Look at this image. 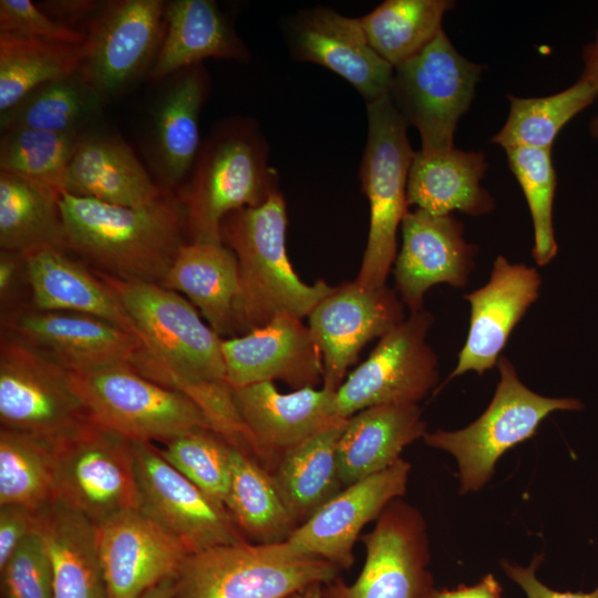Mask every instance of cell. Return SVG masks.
Wrapping results in <instances>:
<instances>
[{
	"mask_svg": "<svg viewBox=\"0 0 598 598\" xmlns=\"http://www.w3.org/2000/svg\"><path fill=\"white\" fill-rule=\"evenodd\" d=\"M68 250L93 270L159 283L186 244L185 214L173 192L143 207H124L62 193Z\"/></svg>",
	"mask_w": 598,
	"mask_h": 598,
	"instance_id": "cell-1",
	"label": "cell"
},
{
	"mask_svg": "<svg viewBox=\"0 0 598 598\" xmlns=\"http://www.w3.org/2000/svg\"><path fill=\"white\" fill-rule=\"evenodd\" d=\"M287 221L280 192L258 206L229 213L221 221V241L238 262V336L280 316L302 320L334 289L323 280L306 283L296 274L286 251Z\"/></svg>",
	"mask_w": 598,
	"mask_h": 598,
	"instance_id": "cell-2",
	"label": "cell"
},
{
	"mask_svg": "<svg viewBox=\"0 0 598 598\" xmlns=\"http://www.w3.org/2000/svg\"><path fill=\"white\" fill-rule=\"evenodd\" d=\"M278 182L257 124L245 117L219 122L200 144L176 192L189 243L223 244V219L234 210L266 202L279 192Z\"/></svg>",
	"mask_w": 598,
	"mask_h": 598,
	"instance_id": "cell-3",
	"label": "cell"
},
{
	"mask_svg": "<svg viewBox=\"0 0 598 598\" xmlns=\"http://www.w3.org/2000/svg\"><path fill=\"white\" fill-rule=\"evenodd\" d=\"M94 272L115 293L145 350L141 374L164 386L225 382L221 340L181 293L159 283Z\"/></svg>",
	"mask_w": 598,
	"mask_h": 598,
	"instance_id": "cell-4",
	"label": "cell"
},
{
	"mask_svg": "<svg viewBox=\"0 0 598 598\" xmlns=\"http://www.w3.org/2000/svg\"><path fill=\"white\" fill-rule=\"evenodd\" d=\"M340 570L286 540L220 545L187 555L174 579V598H288L336 580Z\"/></svg>",
	"mask_w": 598,
	"mask_h": 598,
	"instance_id": "cell-5",
	"label": "cell"
},
{
	"mask_svg": "<svg viewBox=\"0 0 598 598\" xmlns=\"http://www.w3.org/2000/svg\"><path fill=\"white\" fill-rule=\"evenodd\" d=\"M499 381L486 410L467 426L426 432V445L450 453L458 467L460 493L481 489L493 476L499 457L533 437L540 423L556 411H580L574 398H549L527 388L515 365L502 355Z\"/></svg>",
	"mask_w": 598,
	"mask_h": 598,
	"instance_id": "cell-6",
	"label": "cell"
},
{
	"mask_svg": "<svg viewBox=\"0 0 598 598\" xmlns=\"http://www.w3.org/2000/svg\"><path fill=\"white\" fill-rule=\"evenodd\" d=\"M368 138L359 176L370 206L368 241L354 279L363 288L385 286L396 257V235L409 210L406 185L415 155L408 124L390 94L367 103Z\"/></svg>",
	"mask_w": 598,
	"mask_h": 598,
	"instance_id": "cell-7",
	"label": "cell"
},
{
	"mask_svg": "<svg viewBox=\"0 0 598 598\" xmlns=\"http://www.w3.org/2000/svg\"><path fill=\"white\" fill-rule=\"evenodd\" d=\"M70 382L89 420L130 442L165 443L194 429H210L186 394L128 365L70 372Z\"/></svg>",
	"mask_w": 598,
	"mask_h": 598,
	"instance_id": "cell-8",
	"label": "cell"
},
{
	"mask_svg": "<svg viewBox=\"0 0 598 598\" xmlns=\"http://www.w3.org/2000/svg\"><path fill=\"white\" fill-rule=\"evenodd\" d=\"M485 68L463 56L442 30L394 69L390 97L408 126L417 130L422 154L454 148L457 122L468 111Z\"/></svg>",
	"mask_w": 598,
	"mask_h": 598,
	"instance_id": "cell-9",
	"label": "cell"
},
{
	"mask_svg": "<svg viewBox=\"0 0 598 598\" xmlns=\"http://www.w3.org/2000/svg\"><path fill=\"white\" fill-rule=\"evenodd\" d=\"M54 501L97 525L137 508L132 442L86 421L53 442Z\"/></svg>",
	"mask_w": 598,
	"mask_h": 598,
	"instance_id": "cell-10",
	"label": "cell"
},
{
	"mask_svg": "<svg viewBox=\"0 0 598 598\" xmlns=\"http://www.w3.org/2000/svg\"><path fill=\"white\" fill-rule=\"evenodd\" d=\"M86 421V412L71 386L70 371L2 331L1 429L24 432L53 443Z\"/></svg>",
	"mask_w": 598,
	"mask_h": 598,
	"instance_id": "cell-11",
	"label": "cell"
},
{
	"mask_svg": "<svg viewBox=\"0 0 598 598\" xmlns=\"http://www.w3.org/2000/svg\"><path fill=\"white\" fill-rule=\"evenodd\" d=\"M433 322L434 316L422 309L380 338L336 391L340 417L375 405L417 404L436 388L439 361L426 342Z\"/></svg>",
	"mask_w": 598,
	"mask_h": 598,
	"instance_id": "cell-12",
	"label": "cell"
},
{
	"mask_svg": "<svg viewBox=\"0 0 598 598\" xmlns=\"http://www.w3.org/2000/svg\"><path fill=\"white\" fill-rule=\"evenodd\" d=\"M360 539L365 560L358 578L323 585L322 598H433L426 524L416 507L392 501Z\"/></svg>",
	"mask_w": 598,
	"mask_h": 598,
	"instance_id": "cell-13",
	"label": "cell"
},
{
	"mask_svg": "<svg viewBox=\"0 0 598 598\" xmlns=\"http://www.w3.org/2000/svg\"><path fill=\"white\" fill-rule=\"evenodd\" d=\"M137 508L187 554L247 542L227 508L174 468L151 442H132Z\"/></svg>",
	"mask_w": 598,
	"mask_h": 598,
	"instance_id": "cell-14",
	"label": "cell"
},
{
	"mask_svg": "<svg viewBox=\"0 0 598 598\" xmlns=\"http://www.w3.org/2000/svg\"><path fill=\"white\" fill-rule=\"evenodd\" d=\"M163 0L103 1L85 25L79 70L107 101L151 70L165 35Z\"/></svg>",
	"mask_w": 598,
	"mask_h": 598,
	"instance_id": "cell-15",
	"label": "cell"
},
{
	"mask_svg": "<svg viewBox=\"0 0 598 598\" xmlns=\"http://www.w3.org/2000/svg\"><path fill=\"white\" fill-rule=\"evenodd\" d=\"M2 331L44 353L73 373L128 365L140 373L145 350L135 336L103 319L33 307L2 315Z\"/></svg>",
	"mask_w": 598,
	"mask_h": 598,
	"instance_id": "cell-16",
	"label": "cell"
},
{
	"mask_svg": "<svg viewBox=\"0 0 598 598\" xmlns=\"http://www.w3.org/2000/svg\"><path fill=\"white\" fill-rule=\"evenodd\" d=\"M308 319L322 358V386L337 391L363 347L385 336L405 317L395 290L386 285L363 288L353 280L334 287Z\"/></svg>",
	"mask_w": 598,
	"mask_h": 598,
	"instance_id": "cell-17",
	"label": "cell"
},
{
	"mask_svg": "<svg viewBox=\"0 0 598 598\" xmlns=\"http://www.w3.org/2000/svg\"><path fill=\"white\" fill-rule=\"evenodd\" d=\"M401 230L402 245L393 264L394 290L410 313L424 309L431 287L467 285L478 246L465 240L461 220L415 208L405 214Z\"/></svg>",
	"mask_w": 598,
	"mask_h": 598,
	"instance_id": "cell-18",
	"label": "cell"
},
{
	"mask_svg": "<svg viewBox=\"0 0 598 598\" xmlns=\"http://www.w3.org/2000/svg\"><path fill=\"white\" fill-rule=\"evenodd\" d=\"M233 394L255 457L269 472L287 451L346 420L337 412L336 391L323 386L281 393L274 382H259Z\"/></svg>",
	"mask_w": 598,
	"mask_h": 598,
	"instance_id": "cell-19",
	"label": "cell"
},
{
	"mask_svg": "<svg viewBox=\"0 0 598 598\" xmlns=\"http://www.w3.org/2000/svg\"><path fill=\"white\" fill-rule=\"evenodd\" d=\"M410 471V463L400 458L390 467L344 486L286 542L299 553L349 569L362 529L406 492Z\"/></svg>",
	"mask_w": 598,
	"mask_h": 598,
	"instance_id": "cell-20",
	"label": "cell"
},
{
	"mask_svg": "<svg viewBox=\"0 0 598 598\" xmlns=\"http://www.w3.org/2000/svg\"><path fill=\"white\" fill-rule=\"evenodd\" d=\"M99 559L109 598H140L175 578L187 551L138 508L95 525Z\"/></svg>",
	"mask_w": 598,
	"mask_h": 598,
	"instance_id": "cell-21",
	"label": "cell"
},
{
	"mask_svg": "<svg viewBox=\"0 0 598 598\" xmlns=\"http://www.w3.org/2000/svg\"><path fill=\"white\" fill-rule=\"evenodd\" d=\"M540 286L536 268L496 257L488 281L464 295L470 303L468 332L446 382L471 371L482 375L497 365L511 333L538 299Z\"/></svg>",
	"mask_w": 598,
	"mask_h": 598,
	"instance_id": "cell-22",
	"label": "cell"
},
{
	"mask_svg": "<svg viewBox=\"0 0 598 598\" xmlns=\"http://www.w3.org/2000/svg\"><path fill=\"white\" fill-rule=\"evenodd\" d=\"M288 31L296 59L331 70L353 85L367 103L390 94L394 68L371 48L359 19L316 7L299 12Z\"/></svg>",
	"mask_w": 598,
	"mask_h": 598,
	"instance_id": "cell-23",
	"label": "cell"
},
{
	"mask_svg": "<svg viewBox=\"0 0 598 598\" xmlns=\"http://www.w3.org/2000/svg\"><path fill=\"white\" fill-rule=\"evenodd\" d=\"M221 352L233 389L280 380L298 390L315 388L323 380L320 350L308 326L292 316L223 339Z\"/></svg>",
	"mask_w": 598,
	"mask_h": 598,
	"instance_id": "cell-24",
	"label": "cell"
},
{
	"mask_svg": "<svg viewBox=\"0 0 598 598\" xmlns=\"http://www.w3.org/2000/svg\"><path fill=\"white\" fill-rule=\"evenodd\" d=\"M166 192L122 138L93 130L80 135L68 166L64 193L117 206L143 207Z\"/></svg>",
	"mask_w": 598,
	"mask_h": 598,
	"instance_id": "cell-25",
	"label": "cell"
},
{
	"mask_svg": "<svg viewBox=\"0 0 598 598\" xmlns=\"http://www.w3.org/2000/svg\"><path fill=\"white\" fill-rule=\"evenodd\" d=\"M175 74L155 110L150 155L157 183L173 193L186 179L198 154L199 114L208 93V75L200 64Z\"/></svg>",
	"mask_w": 598,
	"mask_h": 598,
	"instance_id": "cell-26",
	"label": "cell"
},
{
	"mask_svg": "<svg viewBox=\"0 0 598 598\" xmlns=\"http://www.w3.org/2000/svg\"><path fill=\"white\" fill-rule=\"evenodd\" d=\"M23 256L33 308L96 317L140 339L110 287L94 271L68 256L65 250L43 247Z\"/></svg>",
	"mask_w": 598,
	"mask_h": 598,
	"instance_id": "cell-27",
	"label": "cell"
},
{
	"mask_svg": "<svg viewBox=\"0 0 598 598\" xmlns=\"http://www.w3.org/2000/svg\"><path fill=\"white\" fill-rule=\"evenodd\" d=\"M426 432L417 404L375 405L351 415L337 445L343 486L390 467Z\"/></svg>",
	"mask_w": 598,
	"mask_h": 598,
	"instance_id": "cell-28",
	"label": "cell"
},
{
	"mask_svg": "<svg viewBox=\"0 0 598 598\" xmlns=\"http://www.w3.org/2000/svg\"><path fill=\"white\" fill-rule=\"evenodd\" d=\"M165 35L147 73L159 81L208 58L246 62L249 52L213 0L165 4Z\"/></svg>",
	"mask_w": 598,
	"mask_h": 598,
	"instance_id": "cell-29",
	"label": "cell"
},
{
	"mask_svg": "<svg viewBox=\"0 0 598 598\" xmlns=\"http://www.w3.org/2000/svg\"><path fill=\"white\" fill-rule=\"evenodd\" d=\"M488 166L483 152L456 147L437 155L415 152L406 185L409 208L414 206L436 216L455 210L474 217L489 214L495 200L481 186Z\"/></svg>",
	"mask_w": 598,
	"mask_h": 598,
	"instance_id": "cell-30",
	"label": "cell"
},
{
	"mask_svg": "<svg viewBox=\"0 0 598 598\" xmlns=\"http://www.w3.org/2000/svg\"><path fill=\"white\" fill-rule=\"evenodd\" d=\"M161 286L183 293L219 337L237 333L238 262L224 244L186 243Z\"/></svg>",
	"mask_w": 598,
	"mask_h": 598,
	"instance_id": "cell-31",
	"label": "cell"
},
{
	"mask_svg": "<svg viewBox=\"0 0 598 598\" xmlns=\"http://www.w3.org/2000/svg\"><path fill=\"white\" fill-rule=\"evenodd\" d=\"M34 530L52 560L54 598H109L95 524L53 501L37 511Z\"/></svg>",
	"mask_w": 598,
	"mask_h": 598,
	"instance_id": "cell-32",
	"label": "cell"
},
{
	"mask_svg": "<svg viewBox=\"0 0 598 598\" xmlns=\"http://www.w3.org/2000/svg\"><path fill=\"white\" fill-rule=\"evenodd\" d=\"M346 421L287 451L270 472L298 526L344 487L339 475L337 445Z\"/></svg>",
	"mask_w": 598,
	"mask_h": 598,
	"instance_id": "cell-33",
	"label": "cell"
},
{
	"mask_svg": "<svg viewBox=\"0 0 598 598\" xmlns=\"http://www.w3.org/2000/svg\"><path fill=\"white\" fill-rule=\"evenodd\" d=\"M225 507L249 543L285 542L298 527L270 472L256 458L235 447L230 456Z\"/></svg>",
	"mask_w": 598,
	"mask_h": 598,
	"instance_id": "cell-34",
	"label": "cell"
},
{
	"mask_svg": "<svg viewBox=\"0 0 598 598\" xmlns=\"http://www.w3.org/2000/svg\"><path fill=\"white\" fill-rule=\"evenodd\" d=\"M106 102L80 70L48 81L0 113L1 131L33 128L84 133L100 117Z\"/></svg>",
	"mask_w": 598,
	"mask_h": 598,
	"instance_id": "cell-35",
	"label": "cell"
},
{
	"mask_svg": "<svg viewBox=\"0 0 598 598\" xmlns=\"http://www.w3.org/2000/svg\"><path fill=\"white\" fill-rule=\"evenodd\" d=\"M59 199L18 176L0 172L1 250L24 254L54 247L66 251Z\"/></svg>",
	"mask_w": 598,
	"mask_h": 598,
	"instance_id": "cell-36",
	"label": "cell"
},
{
	"mask_svg": "<svg viewBox=\"0 0 598 598\" xmlns=\"http://www.w3.org/2000/svg\"><path fill=\"white\" fill-rule=\"evenodd\" d=\"M454 7L451 0H385L359 22L371 48L395 69L443 30Z\"/></svg>",
	"mask_w": 598,
	"mask_h": 598,
	"instance_id": "cell-37",
	"label": "cell"
},
{
	"mask_svg": "<svg viewBox=\"0 0 598 598\" xmlns=\"http://www.w3.org/2000/svg\"><path fill=\"white\" fill-rule=\"evenodd\" d=\"M84 44L0 32V113L34 87L79 70Z\"/></svg>",
	"mask_w": 598,
	"mask_h": 598,
	"instance_id": "cell-38",
	"label": "cell"
},
{
	"mask_svg": "<svg viewBox=\"0 0 598 598\" xmlns=\"http://www.w3.org/2000/svg\"><path fill=\"white\" fill-rule=\"evenodd\" d=\"M597 96L596 90L581 78L569 87L548 96L518 97L507 94V120L491 142L504 150L534 147L551 151L561 128Z\"/></svg>",
	"mask_w": 598,
	"mask_h": 598,
	"instance_id": "cell-39",
	"label": "cell"
},
{
	"mask_svg": "<svg viewBox=\"0 0 598 598\" xmlns=\"http://www.w3.org/2000/svg\"><path fill=\"white\" fill-rule=\"evenodd\" d=\"M54 501L53 443L20 431L0 430V505L39 511Z\"/></svg>",
	"mask_w": 598,
	"mask_h": 598,
	"instance_id": "cell-40",
	"label": "cell"
},
{
	"mask_svg": "<svg viewBox=\"0 0 598 598\" xmlns=\"http://www.w3.org/2000/svg\"><path fill=\"white\" fill-rule=\"evenodd\" d=\"M82 133L33 128L1 131L0 172L18 176L60 198L76 142Z\"/></svg>",
	"mask_w": 598,
	"mask_h": 598,
	"instance_id": "cell-41",
	"label": "cell"
},
{
	"mask_svg": "<svg viewBox=\"0 0 598 598\" xmlns=\"http://www.w3.org/2000/svg\"><path fill=\"white\" fill-rule=\"evenodd\" d=\"M508 166L516 177L528 205L534 227L533 258L544 267L558 252L553 225V203L557 185L556 172L548 150L534 147L505 148Z\"/></svg>",
	"mask_w": 598,
	"mask_h": 598,
	"instance_id": "cell-42",
	"label": "cell"
},
{
	"mask_svg": "<svg viewBox=\"0 0 598 598\" xmlns=\"http://www.w3.org/2000/svg\"><path fill=\"white\" fill-rule=\"evenodd\" d=\"M158 448L162 456L204 493L225 506L233 446L210 429H194Z\"/></svg>",
	"mask_w": 598,
	"mask_h": 598,
	"instance_id": "cell-43",
	"label": "cell"
},
{
	"mask_svg": "<svg viewBox=\"0 0 598 598\" xmlns=\"http://www.w3.org/2000/svg\"><path fill=\"white\" fill-rule=\"evenodd\" d=\"M0 574L2 598H54L52 560L35 530L21 542Z\"/></svg>",
	"mask_w": 598,
	"mask_h": 598,
	"instance_id": "cell-44",
	"label": "cell"
},
{
	"mask_svg": "<svg viewBox=\"0 0 598 598\" xmlns=\"http://www.w3.org/2000/svg\"><path fill=\"white\" fill-rule=\"evenodd\" d=\"M0 32L73 45L85 42V33L64 25L30 0H0Z\"/></svg>",
	"mask_w": 598,
	"mask_h": 598,
	"instance_id": "cell-45",
	"label": "cell"
},
{
	"mask_svg": "<svg viewBox=\"0 0 598 598\" xmlns=\"http://www.w3.org/2000/svg\"><path fill=\"white\" fill-rule=\"evenodd\" d=\"M37 511L29 507L0 505V568L21 542L35 528Z\"/></svg>",
	"mask_w": 598,
	"mask_h": 598,
	"instance_id": "cell-46",
	"label": "cell"
},
{
	"mask_svg": "<svg viewBox=\"0 0 598 598\" xmlns=\"http://www.w3.org/2000/svg\"><path fill=\"white\" fill-rule=\"evenodd\" d=\"M540 561L542 557L536 556L527 567L509 560H503L501 566L507 577L524 590L527 598H598V586L589 592L558 591L547 587L536 577Z\"/></svg>",
	"mask_w": 598,
	"mask_h": 598,
	"instance_id": "cell-47",
	"label": "cell"
},
{
	"mask_svg": "<svg viewBox=\"0 0 598 598\" xmlns=\"http://www.w3.org/2000/svg\"><path fill=\"white\" fill-rule=\"evenodd\" d=\"M102 2L93 0H53L39 3V8L55 21L76 29L73 24L85 25L100 9Z\"/></svg>",
	"mask_w": 598,
	"mask_h": 598,
	"instance_id": "cell-48",
	"label": "cell"
},
{
	"mask_svg": "<svg viewBox=\"0 0 598 598\" xmlns=\"http://www.w3.org/2000/svg\"><path fill=\"white\" fill-rule=\"evenodd\" d=\"M22 274H25L24 256L21 252L1 250L0 254V299L4 308L14 298Z\"/></svg>",
	"mask_w": 598,
	"mask_h": 598,
	"instance_id": "cell-49",
	"label": "cell"
},
{
	"mask_svg": "<svg viewBox=\"0 0 598 598\" xmlns=\"http://www.w3.org/2000/svg\"><path fill=\"white\" fill-rule=\"evenodd\" d=\"M502 586L492 575H485L478 582L458 585L454 589H435L433 598H502Z\"/></svg>",
	"mask_w": 598,
	"mask_h": 598,
	"instance_id": "cell-50",
	"label": "cell"
},
{
	"mask_svg": "<svg viewBox=\"0 0 598 598\" xmlns=\"http://www.w3.org/2000/svg\"><path fill=\"white\" fill-rule=\"evenodd\" d=\"M584 69L580 78L589 83L598 93V29L591 42L582 49ZM591 137L598 138V114L589 123Z\"/></svg>",
	"mask_w": 598,
	"mask_h": 598,
	"instance_id": "cell-51",
	"label": "cell"
},
{
	"mask_svg": "<svg viewBox=\"0 0 598 598\" xmlns=\"http://www.w3.org/2000/svg\"><path fill=\"white\" fill-rule=\"evenodd\" d=\"M174 579L167 578L145 591L140 598H174Z\"/></svg>",
	"mask_w": 598,
	"mask_h": 598,
	"instance_id": "cell-52",
	"label": "cell"
},
{
	"mask_svg": "<svg viewBox=\"0 0 598 598\" xmlns=\"http://www.w3.org/2000/svg\"><path fill=\"white\" fill-rule=\"evenodd\" d=\"M322 587L323 585L321 584H313L295 592L288 598H322Z\"/></svg>",
	"mask_w": 598,
	"mask_h": 598,
	"instance_id": "cell-53",
	"label": "cell"
}]
</instances>
